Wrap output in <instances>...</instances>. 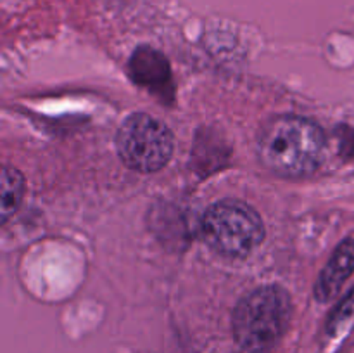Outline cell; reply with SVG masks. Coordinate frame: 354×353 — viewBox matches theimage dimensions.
Returning a JSON list of instances; mask_svg holds the SVG:
<instances>
[{
	"instance_id": "obj_4",
	"label": "cell",
	"mask_w": 354,
	"mask_h": 353,
	"mask_svg": "<svg viewBox=\"0 0 354 353\" xmlns=\"http://www.w3.org/2000/svg\"><path fill=\"white\" fill-rule=\"evenodd\" d=\"M116 151L133 172L154 173L165 168L175 152V137L168 125L147 113H133L116 134Z\"/></svg>"
},
{
	"instance_id": "obj_8",
	"label": "cell",
	"mask_w": 354,
	"mask_h": 353,
	"mask_svg": "<svg viewBox=\"0 0 354 353\" xmlns=\"http://www.w3.org/2000/svg\"><path fill=\"white\" fill-rule=\"evenodd\" d=\"M354 320V289L349 293V296L342 301L337 307V310L334 311V315L330 317L327 325V331L330 338L339 336V332L344 331V327H348L349 324Z\"/></svg>"
},
{
	"instance_id": "obj_2",
	"label": "cell",
	"mask_w": 354,
	"mask_h": 353,
	"mask_svg": "<svg viewBox=\"0 0 354 353\" xmlns=\"http://www.w3.org/2000/svg\"><path fill=\"white\" fill-rule=\"evenodd\" d=\"M292 314L290 296L280 286H263L245 294L232 317L234 338L249 353L272 350L286 334Z\"/></svg>"
},
{
	"instance_id": "obj_7",
	"label": "cell",
	"mask_w": 354,
	"mask_h": 353,
	"mask_svg": "<svg viewBox=\"0 0 354 353\" xmlns=\"http://www.w3.org/2000/svg\"><path fill=\"white\" fill-rule=\"evenodd\" d=\"M24 197V176L12 165H3L2 168V203H0V218L6 224L17 210Z\"/></svg>"
},
{
	"instance_id": "obj_6",
	"label": "cell",
	"mask_w": 354,
	"mask_h": 353,
	"mask_svg": "<svg viewBox=\"0 0 354 353\" xmlns=\"http://www.w3.org/2000/svg\"><path fill=\"white\" fill-rule=\"evenodd\" d=\"M354 272V239L342 241L332 253L330 260L322 270L315 286V298L322 303L334 300L346 280Z\"/></svg>"
},
{
	"instance_id": "obj_3",
	"label": "cell",
	"mask_w": 354,
	"mask_h": 353,
	"mask_svg": "<svg viewBox=\"0 0 354 353\" xmlns=\"http://www.w3.org/2000/svg\"><path fill=\"white\" fill-rule=\"evenodd\" d=\"M201 235L218 255L245 258L265 239V225L251 204L239 199H221L204 213Z\"/></svg>"
},
{
	"instance_id": "obj_1",
	"label": "cell",
	"mask_w": 354,
	"mask_h": 353,
	"mask_svg": "<svg viewBox=\"0 0 354 353\" xmlns=\"http://www.w3.org/2000/svg\"><path fill=\"white\" fill-rule=\"evenodd\" d=\"M325 151V132L315 121L296 114L268 120L256 138V152L261 165L275 175L289 179L317 172Z\"/></svg>"
},
{
	"instance_id": "obj_5",
	"label": "cell",
	"mask_w": 354,
	"mask_h": 353,
	"mask_svg": "<svg viewBox=\"0 0 354 353\" xmlns=\"http://www.w3.org/2000/svg\"><path fill=\"white\" fill-rule=\"evenodd\" d=\"M128 73L137 85L159 93L171 96V69L161 52L151 47H138L128 62Z\"/></svg>"
}]
</instances>
